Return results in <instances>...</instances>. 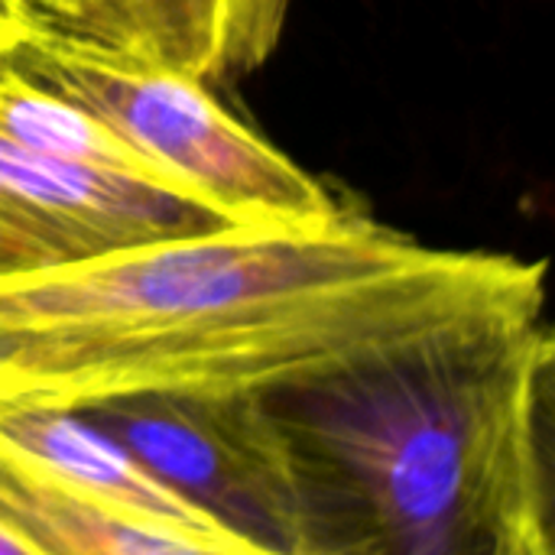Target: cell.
Wrapping results in <instances>:
<instances>
[{
    "mask_svg": "<svg viewBox=\"0 0 555 555\" xmlns=\"http://www.w3.org/2000/svg\"><path fill=\"white\" fill-rule=\"evenodd\" d=\"M0 68L65 98L176 192L244 228H325L348 211L289 156L231 117L192 75L29 13Z\"/></svg>",
    "mask_w": 555,
    "mask_h": 555,
    "instance_id": "3957f363",
    "label": "cell"
},
{
    "mask_svg": "<svg viewBox=\"0 0 555 555\" xmlns=\"http://www.w3.org/2000/svg\"><path fill=\"white\" fill-rule=\"evenodd\" d=\"M491 555H555L553 553V504H537L524 511L498 540Z\"/></svg>",
    "mask_w": 555,
    "mask_h": 555,
    "instance_id": "30bf717a",
    "label": "cell"
},
{
    "mask_svg": "<svg viewBox=\"0 0 555 555\" xmlns=\"http://www.w3.org/2000/svg\"><path fill=\"white\" fill-rule=\"evenodd\" d=\"M46 3H49V0H26V7H29V13H33V10H42Z\"/></svg>",
    "mask_w": 555,
    "mask_h": 555,
    "instance_id": "4fadbf2b",
    "label": "cell"
},
{
    "mask_svg": "<svg viewBox=\"0 0 555 555\" xmlns=\"http://www.w3.org/2000/svg\"><path fill=\"white\" fill-rule=\"evenodd\" d=\"M553 332L543 312L459 322L263 393L302 555H491L553 504Z\"/></svg>",
    "mask_w": 555,
    "mask_h": 555,
    "instance_id": "7a4b0ae2",
    "label": "cell"
},
{
    "mask_svg": "<svg viewBox=\"0 0 555 555\" xmlns=\"http://www.w3.org/2000/svg\"><path fill=\"white\" fill-rule=\"evenodd\" d=\"M0 140L55 166L169 189L150 163H143L101 120L7 68H0Z\"/></svg>",
    "mask_w": 555,
    "mask_h": 555,
    "instance_id": "9c48e42d",
    "label": "cell"
},
{
    "mask_svg": "<svg viewBox=\"0 0 555 555\" xmlns=\"http://www.w3.org/2000/svg\"><path fill=\"white\" fill-rule=\"evenodd\" d=\"M78 413L228 533L270 555H302L293 465L260 397L140 393Z\"/></svg>",
    "mask_w": 555,
    "mask_h": 555,
    "instance_id": "277c9868",
    "label": "cell"
},
{
    "mask_svg": "<svg viewBox=\"0 0 555 555\" xmlns=\"http://www.w3.org/2000/svg\"><path fill=\"white\" fill-rule=\"evenodd\" d=\"M543 260L423 247L351 211L153 241L0 280V403L263 397L459 322L543 312Z\"/></svg>",
    "mask_w": 555,
    "mask_h": 555,
    "instance_id": "6da1fadb",
    "label": "cell"
},
{
    "mask_svg": "<svg viewBox=\"0 0 555 555\" xmlns=\"http://www.w3.org/2000/svg\"><path fill=\"white\" fill-rule=\"evenodd\" d=\"M0 446L13 449L20 459L85 501L120 517L211 546H250L166 488L130 455L127 446H120L78 410L0 403Z\"/></svg>",
    "mask_w": 555,
    "mask_h": 555,
    "instance_id": "52a82bcc",
    "label": "cell"
},
{
    "mask_svg": "<svg viewBox=\"0 0 555 555\" xmlns=\"http://www.w3.org/2000/svg\"><path fill=\"white\" fill-rule=\"evenodd\" d=\"M0 555H33L26 546H20L7 530H0Z\"/></svg>",
    "mask_w": 555,
    "mask_h": 555,
    "instance_id": "7c38bea8",
    "label": "cell"
},
{
    "mask_svg": "<svg viewBox=\"0 0 555 555\" xmlns=\"http://www.w3.org/2000/svg\"><path fill=\"white\" fill-rule=\"evenodd\" d=\"M29 20L26 0H0V46H7Z\"/></svg>",
    "mask_w": 555,
    "mask_h": 555,
    "instance_id": "8fae6325",
    "label": "cell"
},
{
    "mask_svg": "<svg viewBox=\"0 0 555 555\" xmlns=\"http://www.w3.org/2000/svg\"><path fill=\"white\" fill-rule=\"evenodd\" d=\"M0 530L33 555H270L211 546L85 501L0 446Z\"/></svg>",
    "mask_w": 555,
    "mask_h": 555,
    "instance_id": "ba28073f",
    "label": "cell"
},
{
    "mask_svg": "<svg viewBox=\"0 0 555 555\" xmlns=\"http://www.w3.org/2000/svg\"><path fill=\"white\" fill-rule=\"evenodd\" d=\"M286 10L289 0H49L33 16L211 85L263 65Z\"/></svg>",
    "mask_w": 555,
    "mask_h": 555,
    "instance_id": "8992f818",
    "label": "cell"
},
{
    "mask_svg": "<svg viewBox=\"0 0 555 555\" xmlns=\"http://www.w3.org/2000/svg\"><path fill=\"white\" fill-rule=\"evenodd\" d=\"M231 224L182 192L55 166L0 140V280Z\"/></svg>",
    "mask_w": 555,
    "mask_h": 555,
    "instance_id": "5b68a950",
    "label": "cell"
}]
</instances>
